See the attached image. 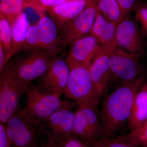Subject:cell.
I'll list each match as a JSON object with an SVG mask.
<instances>
[{
    "label": "cell",
    "instance_id": "obj_1",
    "mask_svg": "<svg viewBox=\"0 0 147 147\" xmlns=\"http://www.w3.org/2000/svg\"><path fill=\"white\" fill-rule=\"evenodd\" d=\"M144 80L142 76L122 82L105 98L99 111L104 125V137H114L128 123L135 96Z\"/></svg>",
    "mask_w": 147,
    "mask_h": 147
},
{
    "label": "cell",
    "instance_id": "obj_2",
    "mask_svg": "<svg viewBox=\"0 0 147 147\" xmlns=\"http://www.w3.org/2000/svg\"><path fill=\"white\" fill-rule=\"evenodd\" d=\"M26 103L19 112L35 125L42 124L53 114L64 109H73L77 104L60 97L38 86L29 84L26 90Z\"/></svg>",
    "mask_w": 147,
    "mask_h": 147
},
{
    "label": "cell",
    "instance_id": "obj_3",
    "mask_svg": "<svg viewBox=\"0 0 147 147\" xmlns=\"http://www.w3.org/2000/svg\"><path fill=\"white\" fill-rule=\"evenodd\" d=\"M61 49L59 47L53 50L39 49L28 52L26 55L7 63L1 74L29 85L45 73L54 58L61 53Z\"/></svg>",
    "mask_w": 147,
    "mask_h": 147
},
{
    "label": "cell",
    "instance_id": "obj_4",
    "mask_svg": "<svg viewBox=\"0 0 147 147\" xmlns=\"http://www.w3.org/2000/svg\"><path fill=\"white\" fill-rule=\"evenodd\" d=\"M69 67V78L64 95L77 105L98 109L101 96L90 76L89 67L74 65Z\"/></svg>",
    "mask_w": 147,
    "mask_h": 147
},
{
    "label": "cell",
    "instance_id": "obj_5",
    "mask_svg": "<svg viewBox=\"0 0 147 147\" xmlns=\"http://www.w3.org/2000/svg\"><path fill=\"white\" fill-rule=\"evenodd\" d=\"M74 112L72 135L90 147L104 137V125L98 109L77 105Z\"/></svg>",
    "mask_w": 147,
    "mask_h": 147
},
{
    "label": "cell",
    "instance_id": "obj_6",
    "mask_svg": "<svg viewBox=\"0 0 147 147\" xmlns=\"http://www.w3.org/2000/svg\"><path fill=\"white\" fill-rule=\"evenodd\" d=\"M11 146L14 147H39V140L44 135L42 125H35L19 111L5 124Z\"/></svg>",
    "mask_w": 147,
    "mask_h": 147
},
{
    "label": "cell",
    "instance_id": "obj_7",
    "mask_svg": "<svg viewBox=\"0 0 147 147\" xmlns=\"http://www.w3.org/2000/svg\"><path fill=\"white\" fill-rule=\"evenodd\" d=\"M97 11L94 1L75 18L64 23L59 32V45L65 47L90 32Z\"/></svg>",
    "mask_w": 147,
    "mask_h": 147
},
{
    "label": "cell",
    "instance_id": "obj_8",
    "mask_svg": "<svg viewBox=\"0 0 147 147\" xmlns=\"http://www.w3.org/2000/svg\"><path fill=\"white\" fill-rule=\"evenodd\" d=\"M29 85L0 76V121L5 124L21 109L20 100Z\"/></svg>",
    "mask_w": 147,
    "mask_h": 147
},
{
    "label": "cell",
    "instance_id": "obj_9",
    "mask_svg": "<svg viewBox=\"0 0 147 147\" xmlns=\"http://www.w3.org/2000/svg\"><path fill=\"white\" fill-rule=\"evenodd\" d=\"M142 53H130L118 47L109 55L113 76L122 81H131L139 77L141 71L139 60Z\"/></svg>",
    "mask_w": 147,
    "mask_h": 147
},
{
    "label": "cell",
    "instance_id": "obj_10",
    "mask_svg": "<svg viewBox=\"0 0 147 147\" xmlns=\"http://www.w3.org/2000/svg\"><path fill=\"white\" fill-rule=\"evenodd\" d=\"M69 73L70 69L66 60L57 55L47 71L39 77L37 86L61 97L68 83Z\"/></svg>",
    "mask_w": 147,
    "mask_h": 147
},
{
    "label": "cell",
    "instance_id": "obj_11",
    "mask_svg": "<svg viewBox=\"0 0 147 147\" xmlns=\"http://www.w3.org/2000/svg\"><path fill=\"white\" fill-rule=\"evenodd\" d=\"M74 116L71 109H62L53 114L41 124L47 139L62 142L72 135Z\"/></svg>",
    "mask_w": 147,
    "mask_h": 147
},
{
    "label": "cell",
    "instance_id": "obj_12",
    "mask_svg": "<svg viewBox=\"0 0 147 147\" xmlns=\"http://www.w3.org/2000/svg\"><path fill=\"white\" fill-rule=\"evenodd\" d=\"M115 40L118 47L130 53H142L144 42L137 23L133 19L125 16L117 24Z\"/></svg>",
    "mask_w": 147,
    "mask_h": 147
},
{
    "label": "cell",
    "instance_id": "obj_13",
    "mask_svg": "<svg viewBox=\"0 0 147 147\" xmlns=\"http://www.w3.org/2000/svg\"><path fill=\"white\" fill-rule=\"evenodd\" d=\"M70 45L66 59L69 66L89 67L100 47L97 38L91 34L77 40Z\"/></svg>",
    "mask_w": 147,
    "mask_h": 147
},
{
    "label": "cell",
    "instance_id": "obj_14",
    "mask_svg": "<svg viewBox=\"0 0 147 147\" xmlns=\"http://www.w3.org/2000/svg\"><path fill=\"white\" fill-rule=\"evenodd\" d=\"M109 55L100 46L89 67L90 76L100 96L108 88L113 76Z\"/></svg>",
    "mask_w": 147,
    "mask_h": 147
},
{
    "label": "cell",
    "instance_id": "obj_15",
    "mask_svg": "<svg viewBox=\"0 0 147 147\" xmlns=\"http://www.w3.org/2000/svg\"><path fill=\"white\" fill-rule=\"evenodd\" d=\"M96 0H70L47 10L59 32L66 21L75 18L88 5Z\"/></svg>",
    "mask_w": 147,
    "mask_h": 147
},
{
    "label": "cell",
    "instance_id": "obj_16",
    "mask_svg": "<svg viewBox=\"0 0 147 147\" xmlns=\"http://www.w3.org/2000/svg\"><path fill=\"white\" fill-rule=\"evenodd\" d=\"M147 120V81L138 91L132 106L131 114L127 123L129 130L142 126Z\"/></svg>",
    "mask_w": 147,
    "mask_h": 147
},
{
    "label": "cell",
    "instance_id": "obj_17",
    "mask_svg": "<svg viewBox=\"0 0 147 147\" xmlns=\"http://www.w3.org/2000/svg\"><path fill=\"white\" fill-rule=\"evenodd\" d=\"M43 50H51L59 47V38L58 28L52 18L45 15L37 23Z\"/></svg>",
    "mask_w": 147,
    "mask_h": 147
},
{
    "label": "cell",
    "instance_id": "obj_18",
    "mask_svg": "<svg viewBox=\"0 0 147 147\" xmlns=\"http://www.w3.org/2000/svg\"><path fill=\"white\" fill-rule=\"evenodd\" d=\"M30 25L26 14L20 13L11 24L12 33V57L22 51Z\"/></svg>",
    "mask_w": 147,
    "mask_h": 147
},
{
    "label": "cell",
    "instance_id": "obj_19",
    "mask_svg": "<svg viewBox=\"0 0 147 147\" xmlns=\"http://www.w3.org/2000/svg\"><path fill=\"white\" fill-rule=\"evenodd\" d=\"M96 4L108 22L117 24L125 18L117 0H97Z\"/></svg>",
    "mask_w": 147,
    "mask_h": 147
},
{
    "label": "cell",
    "instance_id": "obj_20",
    "mask_svg": "<svg viewBox=\"0 0 147 147\" xmlns=\"http://www.w3.org/2000/svg\"><path fill=\"white\" fill-rule=\"evenodd\" d=\"M32 0H2L0 1V16L7 18L12 24L13 21L26 7Z\"/></svg>",
    "mask_w": 147,
    "mask_h": 147
},
{
    "label": "cell",
    "instance_id": "obj_21",
    "mask_svg": "<svg viewBox=\"0 0 147 147\" xmlns=\"http://www.w3.org/2000/svg\"><path fill=\"white\" fill-rule=\"evenodd\" d=\"M0 43L3 45L7 61L12 57V33L11 24L7 18L0 16Z\"/></svg>",
    "mask_w": 147,
    "mask_h": 147
},
{
    "label": "cell",
    "instance_id": "obj_22",
    "mask_svg": "<svg viewBox=\"0 0 147 147\" xmlns=\"http://www.w3.org/2000/svg\"><path fill=\"white\" fill-rule=\"evenodd\" d=\"M117 24L108 22L107 27L99 38V45L107 53H110L118 47L115 40V32Z\"/></svg>",
    "mask_w": 147,
    "mask_h": 147
},
{
    "label": "cell",
    "instance_id": "obj_23",
    "mask_svg": "<svg viewBox=\"0 0 147 147\" xmlns=\"http://www.w3.org/2000/svg\"><path fill=\"white\" fill-rule=\"evenodd\" d=\"M39 49L43 50L36 23L29 27L22 51L28 52Z\"/></svg>",
    "mask_w": 147,
    "mask_h": 147
},
{
    "label": "cell",
    "instance_id": "obj_24",
    "mask_svg": "<svg viewBox=\"0 0 147 147\" xmlns=\"http://www.w3.org/2000/svg\"><path fill=\"white\" fill-rule=\"evenodd\" d=\"M91 147H139L123 137L121 135L103 137L95 142Z\"/></svg>",
    "mask_w": 147,
    "mask_h": 147
},
{
    "label": "cell",
    "instance_id": "obj_25",
    "mask_svg": "<svg viewBox=\"0 0 147 147\" xmlns=\"http://www.w3.org/2000/svg\"><path fill=\"white\" fill-rule=\"evenodd\" d=\"M121 136L139 147H147V120L142 126Z\"/></svg>",
    "mask_w": 147,
    "mask_h": 147
},
{
    "label": "cell",
    "instance_id": "obj_26",
    "mask_svg": "<svg viewBox=\"0 0 147 147\" xmlns=\"http://www.w3.org/2000/svg\"><path fill=\"white\" fill-rule=\"evenodd\" d=\"M69 1L70 0H32L27 5L26 7L32 8L41 17L44 15L45 11L49 8Z\"/></svg>",
    "mask_w": 147,
    "mask_h": 147
},
{
    "label": "cell",
    "instance_id": "obj_27",
    "mask_svg": "<svg viewBox=\"0 0 147 147\" xmlns=\"http://www.w3.org/2000/svg\"><path fill=\"white\" fill-rule=\"evenodd\" d=\"M108 22L107 19L98 9L95 19L90 34L96 37L97 38H99L107 27Z\"/></svg>",
    "mask_w": 147,
    "mask_h": 147
},
{
    "label": "cell",
    "instance_id": "obj_28",
    "mask_svg": "<svg viewBox=\"0 0 147 147\" xmlns=\"http://www.w3.org/2000/svg\"><path fill=\"white\" fill-rule=\"evenodd\" d=\"M133 10L136 19L142 26V32L147 35V3H139Z\"/></svg>",
    "mask_w": 147,
    "mask_h": 147
},
{
    "label": "cell",
    "instance_id": "obj_29",
    "mask_svg": "<svg viewBox=\"0 0 147 147\" xmlns=\"http://www.w3.org/2000/svg\"><path fill=\"white\" fill-rule=\"evenodd\" d=\"M117 1L125 17L139 3V0H117Z\"/></svg>",
    "mask_w": 147,
    "mask_h": 147
},
{
    "label": "cell",
    "instance_id": "obj_30",
    "mask_svg": "<svg viewBox=\"0 0 147 147\" xmlns=\"http://www.w3.org/2000/svg\"><path fill=\"white\" fill-rule=\"evenodd\" d=\"M62 144L63 147H91L74 135L67 137Z\"/></svg>",
    "mask_w": 147,
    "mask_h": 147
},
{
    "label": "cell",
    "instance_id": "obj_31",
    "mask_svg": "<svg viewBox=\"0 0 147 147\" xmlns=\"http://www.w3.org/2000/svg\"><path fill=\"white\" fill-rule=\"evenodd\" d=\"M10 139L5 124L0 123V147H11Z\"/></svg>",
    "mask_w": 147,
    "mask_h": 147
},
{
    "label": "cell",
    "instance_id": "obj_32",
    "mask_svg": "<svg viewBox=\"0 0 147 147\" xmlns=\"http://www.w3.org/2000/svg\"><path fill=\"white\" fill-rule=\"evenodd\" d=\"M8 61L6 54L3 45L0 43V73L1 74L4 70Z\"/></svg>",
    "mask_w": 147,
    "mask_h": 147
},
{
    "label": "cell",
    "instance_id": "obj_33",
    "mask_svg": "<svg viewBox=\"0 0 147 147\" xmlns=\"http://www.w3.org/2000/svg\"><path fill=\"white\" fill-rule=\"evenodd\" d=\"M39 147H63L62 142H54L47 139L45 142H42Z\"/></svg>",
    "mask_w": 147,
    "mask_h": 147
},
{
    "label": "cell",
    "instance_id": "obj_34",
    "mask_svg": "<svg viewBox=\"0 0 147 147\" xmlns=\"http://www.w3.org/2000/svg\"><path fill=\"white\" fill-rule=\"evenodd\" d=\"M2 0H0V1H1Z\"/></svg>",
    "mask_w": 147,
    "mask_h": 147
},
{
    "label": "cell",
    "instance_id": "obj_35",
    "mask_svg": "<svg viewBox=\"0 0 147 147\" xmlns=\"http://www.w3.org/2000/svg\"><path fill=\"white\" fill-rule=\"evenodd\" d=\"M96 1H97V0H96Z\"/></svg>",
    "mask_w": 147,
    "mask_h": 147
},
{
    "label": "cell",
    "instance_id": "obj_36",
    "mask_svg": "<svg viewBox=\"0 0 147 147\" xmlns=\"http://www.w3.org/2000/svg\"></svg>",
    "mask_w": 147,
    "mask_h": 147
}]
</instances>
